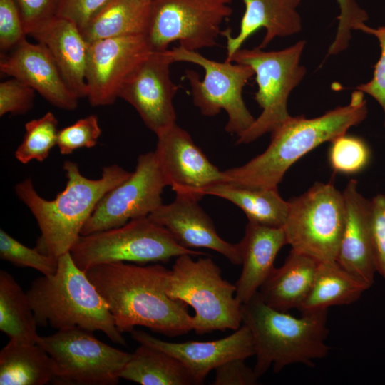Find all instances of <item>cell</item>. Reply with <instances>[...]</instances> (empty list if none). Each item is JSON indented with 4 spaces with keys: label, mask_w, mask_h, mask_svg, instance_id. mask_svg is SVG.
<instances>
[{
    "label": "cell",
    "mask_w": 385,
    "mask_h": 385,
    "mask_svg": "<svg viewBox=\"0 0 385 385\" xmlns=\"http://www.w3.org/2000/svg\"><path fill=\"white\" fill-rule=\"evenodd\" d=\"M170 270L155 263L140 266L125 262L98 265L86 271L121 333L137 326L169 337L192 330L188 305L166 292Z\"/></svg>",
    "instance_id": "6da1fadb"
},
{
    "label": "cell",
    "mask_w": 385,
    "mask_h": 385,
    "mask_svg": "<svg viewBox=\"0 0 385 385\" xmlns=\"http://www.w3.org/2000/svg\"><path fill=\"white\" fill-rule=\"evenodd\" d=\"M63 170L66 185L53 200L39 195L30 178L14 186L16 195L29 209L40 229L35 247L56 259L70 252L102 197L131 174L113 164L103 168L100 178L90 179L71 160L64 162Z\"/></svg>",
    "instance_id": "7a4b0ae2"
},
{
    "label": "cell",
    "mask_w": 385,
    "mask_h": 385,
    "mask_svg": "<svg viewBox=\"0 0 385 385\" xmlns=\"http://www.w3.org/2000/svg\"><path fill=\"white\" fill-rule=\"evenodd\" d=\"M367 113L364 93L356 89L348 105L313 118L290 116L271 133L270 143L262 153L241 166L223 170L226 181L250 188H277L296 161L320 144L346 133Z\"/></svg>",
    "instance_id": "3957f363"
},
{
    "label": "cell",
    "mask_w": 385,
    "mask_h": 385,
    "mask_svg": "<svg viewBox=\"0 0 385 385\" xmlns=\"http://www.w3.org/2000/svg\"><path fill=\"white\" fill-rule=\"evenodd\" d=\"M243 324L252 334L256 362L254 371L261 377L272 366L274 372L297 363L311 365L329 350L327 310L294 317L266 304L258 292L241 304Z\"/></svg>",
    "instance_id": "277c9868"
},
{
    "label": "cell",
    "mask_w": 385,
    "mask_h": 385,
    "mask_svg": "<svg viewBox=\"0 0 385 385\" xmlns=\"http://www.w3.org/2000/svg\"><path fill=\"white\" fill-rule=\"evenodd\" d=\"M26 294L38 326L101 331L114 343L126 344L106 303L70 252L58 259L53 274L34 279Z\"/></svg>",
    "instance_id": "5b68a950"
},
{
    "label": "cell",
    "mask_w": 385,
    "mask_h": 385,
    "mask_svg": "<svg viewBox=\"0 0 385 385\" xmlns=\"http://www.w3.org/2000/svg\"><path fill=\"white\" fill-rule=\"evenodd\" d=\"M192 257L185 254L176 257L168 277V295L194 309L192 330L197 334L237 329L242 320L235 284L222 277L211 258L194 260Z\"/></svg>",
    "instance_id": "8992f818"
},
{
    "label": "cell",
    "mask_w": 385,
    "mask_h": 385,
    "mask_svg": "<svg viewBox=\"0 0 385 385\" xmlns=\"http://www.w3.org/2000/svg\"><path fill=\"white\" fill-rule=\"evenodd\" d=\"M75 264L86 271L92 267L117 262H166L188 254L205 255L181 246L163 227L148 217L86 235H81L70 250Z\"/></svg>",
    "instance_id": "52a82bcc"
},
{
    "label": "cell",
    "mask_w": 385,
    "mask_h": 385,
    "mask_svg": "<svg viewBox=\"0 0 385 385\" xmlns=\"http://www.w3.org/2000/svg\"><path fill=\"white\" fill-rule=\"evenodd\" d=\"M306 41L301 40L279 51L260 47L240 48L230 61L250 66L255 72L257 91L255 100L262 108L251 126L238 136L237 144H247L272 133L291 115L287 100L307 73L300 59Z\"/></svg>",
    "instance_id": "ba28073f"
},
{
    "label": "cell",
    "mask_w": 385,
    "mask_h": 385,
    "mask_svg": "<svg viewBox=\"0 0 385 385\" xmlns=\"http://www.w3.org/2000/svg\"><path fill=\"white\" fill-rule=\"evenodd\" d=\"M168 53L173 63H191L204 70L202 80L194 70L185 71L192 102L202 115L212 117L225 111L228 117L225 130L237 137L251 126L255 118L242 97L244 87L255 76L250 66L227 59L222 62L215 61L180 46L168 49Z\"/></svg>",
    "instance_id": "9c48e42d"
},
{
    "label": "cell",
    "mask_w": 385,
    "mask_h": 385,
    "mask_svg": "<svg viewBox=\"0 0 385 385\" xmlns=\"http://www.w3.org/2000/svg\"><path fill=\"white\" fill-rule=\"evenodd\" d=\"M288 203L282 227L287 245L319 262L335 261L344 225L343 193L332 182H317Z\"/></svg>",
    "instance_id": "30bf717a"
},
{
    "label": "cell",
    "mask_w": 385,
    "mask_h": 385,
    "mask_svg": "<svg viewBox=\"0 0 385 385\" xmlns=\"http://www.w3.org/2000/svg\"><path fill=\"white\" fill-rule=\"evenodd\" d=\"M232 12L231 0H150L145 36L156 51L175 41L190 51L212 48Z\"/></svg>",
    "instance_id": "8fae6325"
},
{
    "label": "cell",
    "mask_w": 385,
    "mask_h": 385,
    "mask_svg": "<svg viewBox=\"0 0 385 385\" xmlns=\"http://www.w3.org/2000/svg\"><path fill=\"white\" fill-rule=\"evenodd\" d=\"M92 332L72 327L40 336L37 344L54 365L53 381L64 385H113L132 356L96 339Z\"/></svg>",
    "instance_id": "7c38bea8"
},
{
    "label": "cell",
    "mask_w": 385,
    "mask_h": 385,
    "mask_svg": "<svg viewBox=\"0 0 385 385\" xmlns=\"http://www.w3.org/2000/svg\"><path fill=\"white\" fill-rule=\"evenodd\" d=\"M168 185L155 152L140 155L134 172L102 197L81 235L120 227L132 220L148 217L163 204L161 194Z\"/></svg>",
    "instance_id": "4fadbf2b"
},
{
    "label": "cell",
    "mask_w": 385,
    "mask_h": 385,
    "mask_svg": "<svg viewBox=\"0 0 385 385\" xmlns=\"http://www.w3.org/2000/svg\"><path fill=\"white\" fill-rule=\"evenodd\" d=\"M168 50L153 51L128 75L118 97L130 103L155 135L176 123L173 99L179 89L172 80Z\"/></svg>",
    "instance_id": "5bb4252c"
},
{
    "label": "cell",
    "mask_w": 385,
    "mask_h": 385,
    "mask_svg": "<svg viewBox=\"0 0 385 385\" xmlns=\"http://www.w3.org/2000/svg\"><path fill=\"white\" fill-rule=\"evenodd\" d=\"M153 50L145 35L101 39L88 43L87 98L92 106L112 105L135 68Z\"/></svg>",
    "instance_id": "9a60e30c"
},
{
    "label": "cell",
    "mask_w": 385,
    "mask_h": 385,
    "mask_svg": "<svg viewBox=\"0 0 385 385\" xmlns=\"http://www.w3.org/2000/svg\"><path fill=\"white\" fill-rule=\"evenodd\" d=\"M156 136L155 154L168 185L176 194L199 200L205 188L226 181L223 171L208 160L190 135L176 123Z\"/></svg>",
    "instance_id": "2e32d148"
},
{
    "label": "cell",
    "mask_w": 385,
    "mask_h": 385,
    "mask_svg": "<svg viewBox=\"0 0 385 385\" xmlns=\"http://www.w3.org/2000/svg\"><path fill=\"white\" fill-rule=\"evenodd\" d=\"M130 333L140 344H148L175 357L198 384L204 383L207 375L223 363L235 359L245 360L255 355L252 336L245 324L226 337L207 342H169L143 331L134 329Z\"/></svg>",
    "instance_id": "e0dca14e"
},
{
    "label": "cell",
    "mask_w": 385,
    "mask_h": 385,
    "mask_svg": "<svg viewBox=\"0 0 385 385\" xmlns=\"http://www.w3.org/2000/svg\"><path fill=\"white\" fill-rule=\"evenodd\" d=\"M1 73L16 78L37 91L53 106L74 110L79 98L71 90L46 46L25 38L0 61Z\"/></svg>",
    "instance_id": "ac0fdd59"
},
{
    "label": "cell",
    "mask_w": 385,
    "mask_h": 385,
    "mask_svg": "<svg viewBox=\"0 0 385 385\" xmlns=\"http://www.w3.org/2000/svg\"><path fill=\"white\" fill-rule=\"evenodd\" d=\"M148 217L165 228L181 246L212 250L232 264L241 265L237 245L225 241L218 235L212 220L197 199L176 194L172 202L162 204Z\"/></svg>",
    "instance_id": "d6986e66"
},
{
    "label": "cell",
    "mask_w": 385,
    "mask_h": 385,
    "mask_svg": "<svg viewBox=\"0 0 385 385\" xmlns=\"http://www.w3.org/2000/svg\"><path fill=\"white\" fill-rule=\"evenodd\" d=\"M351 179L342 192L345 204L344 229L336 262L371 287L376 272L371 233V201Z\"/></svg>",
    "instance_id": "ffe728a7"
},
{
    "label": "cell",
    "mask_w": 385,
    "mask_h": 385,
    "mask_svg": "<svg viewBox=\"0 0 385 385\" xmlns=\"http://www.w3.org/2000/svg\"><path fill=\"white\" fill-rule=\"evenodd\" d=\"M245 12L236 36L230 29L222 31L226 40V58L242 48L246 40L261 28L265 34L258 47L264 49L277 37H286L302 30V19L297 11L301 0H242Z\"/></svg>",
    "instance_id": "44dd1931"
},
{
    "label": "cell",
    "mask_w": 385,
    "mask_h": 385,
    "mask_svg": "<svg viewBox=\"0 0 385 385\" xmlns=\"http://www.w3.org/2000/svg\"><path fill=\"white\" fill-rule=\"evenodd\" d=\"M236 245L242 269L235 284V297L242 304L258 292L274 268L277 253L287 242L282 227L248 221L243 237Z\"/></svg>",
    "instance_id": "7402d4cb"
},
{
    "label": "cell",
    "mask_w": 385,
    "mask_h": 385,
    "mask_svg": "<svg viewBox=\"0 0 385 385\" xmlns=\"http://www.w3.org/2000/svg\"><path fill=\"white\" fill-rule=\"evenodd\" d=\"M30 36L46 46L71 90L79 98L86 97L88 43L78 27L56 16Z\"/></svg>",
    "instance_id": "603a6c76"
},
{
    "label": "cell",
    "mask_w": 385,
    "mask_h": 385,
    "mask_svg": "<svg viewBox=\"0 0 385 385\" xmlns=\"http://www.w3.org/2000/svg\"><path fill=\"white\" fill-rule=\"evenodd\" d=\"M319 262L291 250L284 263L274 268L258 290L262 301L281 312L298 309L314 282Z\"/></svg>",
    "instance_id": "cb8c5ba5"
},
{
    "label": "cell",
    "mask_w": 385,
    "mask_h": 385,
    "mask_svg": "<svg viewBox=\"0 0 385 385\" xmlns=\"http://www.w3.org/2000/svg\"><path fill=\"white\" fill-rule=\"evenodd\" d=\"M207 195L235 204L245 212L249 222L274 227H282L285 223L289 203L281 197L278 188H250L225 181L205 188L202 195Z\"/></svg>",
    "instance_id": "d4e9b609"
},
{
    "label": "cell",
    "mask_w": 385,
    "mask_h": 385,
    "mask_svg": "<svg viewBox=\"0 0 385 385\" xmlns=\"http://www.w3.org/2000/svg\"><path fill=\"white\" fill-rule=\"evenodd\" d=\"M53 377V360L37 343L9 339L1 349V385H44Z\"/></svg>",
    "instance_id": "484cf974"
},
{
    "label": "cell",
    "mask_w": 385,
    "mask_h": 385,
    "mask_svg": "<svg viewBox=\"0 0 385 385\" xmlns=\"http://www.w3.org/2000/svg\"><path fill=\"white\" fill-rule=\"evenodd\" d=\"M369 287L336 261L319 262L312 287L298 309L304 314L349 304Z\"/></svg>",
    "instance_id": "4316f807"
},
{
    "label": "cell",
    "mask_w": 385,
    "mask_h": 385,
    "mask_svg": "<svg viewBox=\"0 0 385 385\" xmlns=\"http://www.w3.org/2000/svg\"><path fill=\"white\" fill-rule=\"evenodd\" d=\"M140 344L121 371L120 379L143 385L198 384L175 357L148 344Z\"/></svg>",
    "instance_id": "83f0119b"
},
{
    "label": "cell",
    "mask_w": 385,
    "mask_h": 385,
    "mask_svg": "<svg viewBox=\"0 0 385 385\" xmlns=\"http://www.w3.org/2000/svg\"><path fill=\"white\" fill-rule=\"evenodd\" d=\"M148 16V1L111 0L81 31L88 43L110 38L145 35Z\"/></svg>",
    "instance_id": "f1b7e54d"
},
{
    "label": "cell",
    "mask_w": 385,
    "mask_h": 385,
    "mask_svg": "<svg viewBox=\"0 0 385 385\" xmlns=\"http://www.w3.org/2000/svg\"><path fill=\"white\" fill-rule=\"evenodd\" d=\"M37 323L26 292L5 270L0 271V330L9 339L37 343Z\"/></svg>",
    "instance_id": "f546056e"
},
{
    "label": "cell",
    "mask_w": 385,
    "mask_h": 385,
    "mask_svg": "<svg viewBox=\"0 0 385 385\" xmlns=\"http://www.w3.org/2000/svg\"><path fill=\"white\" fill-rule=\"evenodd\" d=\"M58 130V120L52 112L29 120L25 124L23 140L14 153L16 159L23 164L43 161L57 145Z\"/></svg>",
    "instance_id": "4dcf8cb0"
},
{
    "label": "cell",
    "mask_w": 385,
    "mask_h": 385,
    "mask_svg": "<svg viewBox=\"0 0 385 385\" xmlns=\"http://www.w3.org/2000/svg\"><path fill=\"white\" fill-rule=\"evenodd\" d=\"M370 159L369 146L360 137L345 133L331 141L328 160L335 173L356 174L366 168Z\"/></svg>",
    "instance_id": "1f68e13d"
},
{
    "label": "cell",
    "mask_w": 385,
    "mask_h": 385,
    "mask_svg": "<svg viewBox=\"0 0 385 385\" xmlns=\"http://www.w3.org/2000/svg\"><path fill=\"white\" fill-rule=\"evenodd\" d=\"M0 257L17 267H30L43 275L53 274L58 267V259L45 255L36 247L30 248L0 230Z\"/></svg>",
    "instance_id": "d6a6232c"
},
{
    "label": "cell",
    "mask_w": 385,
    "mask_h": 385,
    "mask_svg": "<svg viewBox=\"0 0 385 385\" xmlns=\"http://www.w3.org/2000/svg\"><path fill=\"white\" fill-rule=\"evenodd\" d=\"M101 135L98 117L89 115L58 130L57 146L62 155L94 147Z\"/></svg>",
    "instance_id": "836d02e7"
},
{
    "label": "cell",
    "mask_w": 385,
    "mask_h": 385,
    "mask_svg": "<svg viewBox=\"0 0 385 385\" xmlns=\"http://www.w3.org/2000/svg\"><path fill=\"white\" fill-rule=\"evenodd\" d=\"M339 4L340 13L337 31L334 40L328 50V56L337 55L344 51L349 46L351 38V31L368 19L367 12L362 9L356 0H336Z\"/></svg>",
    "instance_id": "e575fe53"
},
{
    "label": "cell",
    "mask_w": 385,
    "mask_h": 385,
    "mask_svg": "<svg viewBox=\"0 0 385 385\" xmlns=\"http://www.w3.org/2000/svg\"><path fill=\"white\" fill-rule=\"evenodd\" d=\"M355 30L374 35L379 42L381 53L379 60L374 66L372 78L367 83L356 86V89L369 95L379 103L384 113L385 127V26L375 29L361 23Z\"/></svg>",
    "instance_id": "d590c367"
},
{
    "label": "cell",
    "mask_w": 385,
    "mask_h": 385,
    "mask_svg": "<svg viewBox=\"0 0 385 385\" xmlns=\"http://www.w3.org/2000/svg\"><path fill=\"white\" fill-rule=\"evenodd\" d=\"M35 90L12 78L0 83V116L24 114L33 106Z\"/></svg>",
    "instance_id": "8d00e7d4"
},
{
    "label": "cell",
    "mask_w": 385,
    "mask_h": 385,
    "mask_svg": "<svg viewBox=\"0 0 385 385\" xmlns=\"http://www.w3.org/2000/svg\"><path fill=\"white\" fill-rule=\"evenodd\" d=\"M26 34L14 0H0V48L9 50L16 47Z\"/></svg>",
    "instance_id": "74e56055"
},
{
    "label": "cell",
    "mask_w": 385,
    "mask_h": 385,
    "mask_svg": "<svg viewBox=\"0 0 385 385\" xmlns=\"http://www.w3.org/2000/svg\"><path fill=\"white\" fill-rule=\"evenodd\" d=\"M14 1L19 9L26 35H31L57 16L59 0Z\"/></svg>",
    "instance_id": "f35d334b"
},
{
    "label": "cell",
    "mask_w": 385,
    "mask_h": 385,
    "mask_svg": "<svg viewBox=\"0 0 385 385\" xmlns=\"http://www.w3.org/2000/svg\"><path fill=\"white\" fill-rule=\"evenodd\" d=\"M371 207V233L376 272L385 279V195L373 197Z\"/></svg>",
    "instance_id": "ab89813d"
},
{
    "label": "cell",
    "mask_w": 385,
    "mask_h": 385,
    "mask_svg": "<svg viewBox=\"0 0 385 385\" xmlns=\"http://www.w3.org/2000/svg\"><path fill=\"white\" fill-rule=\"evenodd\" d=\"M111 0H59L57 16L73 22L82 30Z\"/></svg>",
    "instance_id": "60d3db41"
},
{
    "label": "cell",
    "mask_w": 385,
    "mask_h": 385,
    "mask_svg": "<svg viewBox=\"0 0 385 385\" xmlns=\"http://www.w3.org/2000/svg\"><path fill=\"white\" fill-rule=\"evenodd\" d=\"M214 385H255L258 377L254 369L247 366L245 359H235L226 361L215 369Z\"/></svg>",
    "instance_id": "b9f144b4"
},
{
    "label": "cell",
    "mask_w": 385,
    "mask_h": 385,
    "mask_svg": "<svg viewBox=\"0 0 385 385\" xmlns=\"http://www.w3.org/2000/svg\"><path fill=\"white\" fill-rule=\"evenodd\" d=\"M146 1H149L150 0H146Z\"/></svg>",
    "instance_id": "7bdbcfd3"
}]
</instances>
